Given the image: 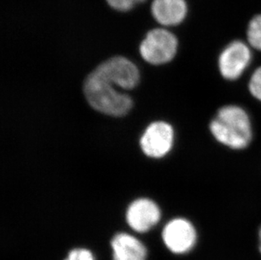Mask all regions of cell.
I'll return each mask as SVG.
<instances>
[{"label":"cell","mask_w":261,"mask_h":260,"mask_svg":"<svg viewBox=\"0 0 261 260\" xmlns=\"http://www.w3.org/2000/svg\"><path fill=\"white\" fill-rule=\"evenodd\" d=\"M208 130L215 142L232 151L248 150L254 141V121L241 104L220 106L210 118Z\"/></svg>","instance_id":"6da1fadb"},{"label":"cell","mask_w":261,"mask_h":260,"mask_svg":"<svg viewBox=\"0 0 261 260\" xmlns=\"http://www.w3.org/2000/svg\"><path fill=\"white\" fill-rule=\"evenodd\" d=\"M113 86L114 84L92 71L85 81V96L95 110L106 115L122 117L130 111L133 101L130 96L118 92Z\"/></svg>","instance_id":"7a4b0ae2"},{"label":"cell","mask_w":261,"mask_h":260,"mask_svg":"<svg viewBox=\"0 0 261 260\" xmlns=\"http://www.w3.org/2000/svg\"><path fill=\"white\" fill-rule=\"evenodd\" d=\"M254 51L245 39L227 42L217 55V69L219 76L228 83L240 81L251 68Z\"/></svg>","instance_id":"3957f363"},{"label":"cell","mask_w":261,"mask_h":260,"mask_svg":"<svg viewBox=\"0 0 261 260\" xmlns=\"http://www.w3.org/2000/svg\"><path fill=\"white\" fill-rule=\"evenodd\" d=\"M161 226L163 244L173 255H187L197 247L200 240L199 230L187 216H173Z\"/></svg>","instance_id":"277c9868"},{"label":"cell","mask_w":261,"mask_h":260,"mask_svg":"<svg viewBox=\"0 0 261 260\" xmlns=\"http://www.w3.org/2000/svg\"><path fill=\"white\" fill-rule=\"evenodd\" d=\"M178 41L173 32L164 28L151 30L140 46V53L145 61L154 65L168 64L174 59Z\"/></svg>","instance_id":"5b68a950"},{"label":"cell","mask_w":261,"mask_h":260,"mask_svg":"<svg viewBox=\"0 0 261 260\" xmlns=\"http://www.w3.org/2000/svg\"><path fill=\"white\" fill-rule=\"evenodd\" d=\"M163 213L151 199L141 198L131 202L125 212L126 225L136 235L147 233L159 226Z\"/></svg>","instance_id":"8992f818"},{"label":"cell","mask_w":261,"mask_h":260,"mask_svg":"<svg viewBox=\"0 0 261 260\" xmlns=\"http://www.w3.org/2000/svg\"><path fill=\"white\" fill-rule=\"evenodd\" d=\"M101 78L125 90L138 85L140 73L135 64L123 57H114L101 63L93 70Z\"/></svg>","instance_id":"52a82bcc"},{"label":"cell","mask_w":261,"mask_h":260,"mask_svg":"<svg viewBox=\"0 0 261 260\" xmlns=\"http://www.w3.org/2000/svg\"><path fill=\"white\" fill-rule=\"evenodd\" d=\"M175 133L170 123L159 121L148 126L141 139V149L147 157L168 155L174 144Z\"/></svg>","instance_id":"ba28073f"},{"label":"cell","mask_w":261,"mask_h":260,"mask_svg":"<svg viewBox=\"0 0 261 260\" xmlns=\"http://www.w3.org/2000/svg\"><path fill=\"white\" fill-rule=\"evenodd\" d=\"M112 260H147L149 251L143 241L130 231H121L110 240Z\"/></svg>","instance_id":"9c48e42d"},{"label":"cell","mask_w":261,"mask_h":260,"mask_svg":"<svg viewBox=\"0 0 261 260\" xmlns=\"http://www.w3.org/2000/svg\"><path fill=\"white\" fill-rule=\"evenodd\" d=\"M189 12L186 0H153L151 13L159 24L172 27L182 24Z\"/></svg>","instance_id":"30bf717a"},{"label":"cell","mask_w":261,"mask_h":260,"mask_svg":"<svg viewBox=\"0 0 261 260\" xmlns=\"http://www.w3.org/2000/svg\"><path fill=\"white\" fill-rule=\"evenodd\" d=\"M245 41L254 52L261 53V13L251 18L246 27Z\"/></svg>","instance_id":"8fae6325"},{"label":"cell","mask_w":261,"mask_h":260,"mask_svg":"<svg viewBox=\"0 0 261 260\" xmlns=\"http://www.w3.org/2000/svg\"><path fill=\"white\" fill-rule=\"evenodd\" d=\"M246 88L251 98L261 104V65L250 72L247 81Z\"/></svg>","instance_id":"7c38bea8"},{"label":"cell","mask_w":261,"mask_h":260,"mask_svg":"<svg viewBox=\"0 0 261 260\" xmlns=\"http://www.w3.org/2000/svg\"><path fill=\"white\" fill-rule=\"evenodd\" d=\"M64 260H96V258L91 249L77 247L70 249Z\"/></svg>","instance_id":"4fadbf2b"},{"label":"cell","mask_w":261,"mask_h":260,"mask_svg":"<svg viewBox=\"0 0 261 260\" xmlns=\"http://www.w3.org/2000/svg\"><path fill=\"white\" fill-rule=\"evenodd\" d=\"M145 0H107V2L114 10L118 11H128L133 9L135 5L138 3H141Z\"/></svg>","instance_id":"5bb4252c"},{"label":"cell","mask_w":261,"mask_h":260,"mask_svg":"<svg viewBox=\"0 0 261 260\" xmlns=\"http://www.w3.org/2000/svg\"><path fill=\"white\" fill-rule=\"evenodd\" d=\"M258 248H259V253L261 254V226H259L258 230Z\"/></svg>","instance_id":"9a60e30c"}]
</instances>
